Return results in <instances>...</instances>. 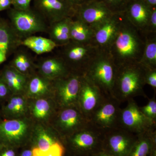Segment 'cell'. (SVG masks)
<instances>
[{
  "label": "cell",
  "instance_id": "obj_38",
  "mask_svg": "<svg viewBox=\"0 0 156 156\" xmlns=\"http://www.w3.org/2000/svg\"><path fill=\"white\" fill-rule=\"evenodd\" d=\"M11 0H0V11L11 9Z\"/></svg>",
  "mask_w": 156,
  "mask_h": 156
},
{
  "label": "cell",
  "instance_id": "obj_45",
  "mask_svg": "<svg viewBox=\"0 0 156 156\" xmlns=\"http://www.w3.org/2000/svg\"><path fill=\"white\" fill-rule=\"evenodd\" d=\"M1 20H0V22H1Z\"/></svg>",
  "mask_w": 156,
  "mask_h": 156
},
{
  "label": "cell",
  "instance_id": "obj_32",
  "mask_svg": "<svg viewBox=\"0 0 156 156\" xmlns=\"http://www.w3.org/2000/svg\"><path fill=\"white\" fill-rule=\"evenodd\" d=\"M131 0H103L108 7L113 13H122L125 11Z\"/></svg>",
  "mask_w": 156,
  "mask_h": 156
},
{
  "label": "cell",
  "instance_id": "obj_25",
  "mask_svg": "<svg viewBox=\"0 0 156 156\" xmlns=\"http://www.w3.org/2000/svg\"><path fill=\"white\" fill-rule=\"evenodd\" d=\"M9 89L15 92L22 91L27 85L26 76L20 73L12 66L6 68L2 76Z\"/></svg>",
  "mask_w": 156,
  "mask_h": 156
},
{
  "label": "cell",
  "instance_id": "obj_19",
  "mask_svg": "<svg viewBox=\"0 0 156 156\" xmlns=\"http://www.w3.org/2000/svg\"><path fill=\"white\" fill-rule=\"evenodd\" d=\"M22 40L19 38L11 27L10 23L1 20L0 22V52L8 55L15 52Z\"/></svg>",
  "mask_w": 156,
  "mask_h": 156
},
{
  "label": "cell",
  "instance_id": "obj_33",
  "mask_svg": "<svg viewBox=\"0 0 156 156\" xmlns=\"http://www.w3.org/2000/svg\"><path fill=\"white\" fill-rule=\"evenodd\" d=\"M144 80L145 84L151 86L156 93V68H145Z\"/></svg>",
  "mask_w": 156,
  "mask_h": 156
},
{
  "label": "cell",
  "instance_id": "obj_13",
  "mask_svg": "<svg viewBox=\"0 0 156 156\" xmlns=\"http://www.w3.org/2000/svg\"><path fill=\"white\" fill-rule=\"evenodd\" d=\"M81 76L71 73L67 76L54 80L59 102L62 107L78 105Z\"/></svg>",
  "mask_w": 156,
  "mask_h": 156
},
{
  "label": "cell",
  "instance_id": "obj_21",
  "mask_svg": "<svg viewBox=\"0 0 156 156\" xmlns=\"http://www.w3.org/2000/svg\"><path fill=\"white\" fill-rule=\"evenodd\" d=\"M27 125L20 120H6L0 124V137L11 141L18 140L23 136Z\"/></svg>",
  "mask_w": 156,
  "mask_h": 156
},
{
  "label": "cell",
  "instance_id": "obj_15",
  "mask_svg": "<svg viewBox=\"0 0 156 156\" xmlns=\"http://www.w3.org/2000/svg\"><path fill=\"white\" fill-rule=\"evenodd\" d=\"M63 108L58 116V124L66 133L72 135L89 124V120L81 111L78 105Z\"/></svg>",
  "mask_w": 156,
  "mask_h": 156
},
{
  "label": "cell",
  "instance_id": "obj_22",
  "mask_svg": "<svg viewBox=\"0 0 156 156\" xmlns=\"http://www.w3.org/2000/svg\"><path fill=\"white\" fill-rule=\"evenodd\" d=\"M69 34L71 41L89 44L92 43L94 30L85 23L73 17L70 24Z\"/></svg>",
  "mask_w": 156,
  "mask_h": 156
},
{
  "label": "cell",
  "instance_id": "obj_20",
  "mask_svg": "<svg viewBox=\"0 0 156 156\" xmlns=\"http://www.w3.org/2000/svg\"><path fill=\"white\" fill-rule=\"evenodd\" d=\"M73 18L68 17L58 20L48 26V31L49 38L58 47L66 44L70 41V24Z\"/></svg>",
  "mask_w": 156,
  "mask_h": 156
},
{
  "label": "cell",
  "instance_id": "obj_5",
  "mask_svg": "<svg viewBox=\"0 0 156 156\" xmlns=\"http://www.w3.org/2000/svg\"><path fill=\"white\" fill-rule=\"evenodd\" d=\"M61 48L58 55L64 61L71 72L83 75L87 66L99 48L92 44H82L70 41Z\"/></svg>",
  "mask_w": 156,
  "mask_h": 156
},
{
  "label": "cell",
  "instance_id": "obj_27",
  "mask_svg": "<svg viewBox=\"0 0 156 156\" xmlns=\"http://www.w3.org/2000/svg\"><path fill=\"white\" fill-rule=\"evenodd\" d=\"M48 79L44 77L35 76L27 83L29 92L33 95H39L48 92L50 85Z\"/></svg>",
  "mask_w": 156,
  "mask_h": 156
},
{
  "label": "cell",
  "instance_id": "obj_26",
  "mask_svg": "<svg viewBox=\"0 0 156 156\" xmlns=\"http://www.w3.org/2000/svg\"><path fill=\"white\" fill-rule=\"evenodd\" d=\"M15 52L11 66L26 76L34 66L33 58L24 50H16Z\"/></svg>",
  "mask_w": 156,
  "mask_h": 156
},
{
  "label": "cell",
  "instance_id": "obj_35",
  "mask_svg": "<svg viewBox=\"0 0 156 156\" xmlns=\"http://www.w3.org/2000/svg\"><path fill=\"white\" fill-rule=\"evenodd\" d=\"M34 0H11L13 9L18 10H26L30 9L31 3Z\"/></svg>",
  "mask_w": 156,
  "mask_h": 156
},
{
  "label": "cell",
  "instance_id": "obj_3",
  "mask_svg": "<svg viewBox=\"0 0 156 156\" xmlns=\"http://www.w3.org/2000/svg\"><path fill=\"white\" fill-rule=\"evenodd\" d=\"M117 68L108 50L99 48L83 75L96 85L106 97H114Z\"/></svg>",
  "mask_w": 156,
  "mask_h": 156
},
{
  "label": "cell",
  "instance_id": "obj_28",
  "mask_svg": "<svg viewBox=\"0 0 156 156\" xmlns=\"http://www.w3.org/2000/svg\"><path fill=\"white\" fill-rule=\"evenodd\" d=\"M65 149L63 146L59 142H56L48 150L42 151L37 148L32 151L33 156H63Z\"/></svg>",
  "mask_w": 156,
  "mask_h": 156
},
{
  "label": "cell",
  "instance_id": "obj_41",
  "mask_svg": "<svg viewBox=\"0 0 156 156\" xmlns=\"http://www.w3.org/2000/svg\"><path fill=\"white\" fill-rule=\"evenodd\" d=\"M149 6L152 7H156V0H144Z\"/></svg>",
  "mask_w": 156,
  "mask_h": 156
},
{
  "label": "cell",
  "instance_id": "obj_34",
  "mask_svg": "<svg viewBox=\"0 0 156 156\" xmlns=\"http://www.w3.org/2000/svg\"><path fill=\"white\" fill-rule=\"evenodd\" d=\"M9 105L15 113L21 112L24 110V101L21 98H13L9 101Z\"/></svg>",
  "mask_w": 156,
  "mask_h": 156
},
{
  "label": "cell",
  "instance_id": "obj_42",
  "mask_svg": "<svg viewBox=\"0 0 156 156\" xmlns=\"http://www.w3.org/2000/svg\"><path fill=\"white\" fill-rule=\"evenodd\" d=\"M7 55L3 52H0V64L5 61L7 59Z\"/></svg>",
  "mask_w": 156,
  "mask_h": 156
},
{
  "label": "cell",
  "instance_id": "obj_9",
  "mask_svg": "<svg viewBox=\"0 0 156 156\" xmlns=\"http://www.w3.org/2000/svg\"><path fill=\"white\" fill-rule=\"evenodd\" d=\"M137 136L120 128L104 131L102 151L112 156H127Z\"/></svg>",
  "mask_w": 156,
  "mask_h": 156
},
{
  "label": "cell",
  "instance_id": "obj_16",
  "mask_svg": "<svg viewBox=\"0 0 156 156\" xmlns=\"http://www.w3.org/2000/svg\"><path fill=\"white\" fill-rule=\"evenodd\" d=\"M152 9L144 0H131L124 12L127 19L134 26L145 33Z\"/></svg>",
  "mask_w": 156,
  "mask_h": 156
},
{
  "label": "cell",
  "instance_id": "obj_14",
  "mask_svg": "<svg viewBox=\"0 0 156 156\" xmlns=\"http://www.w3.org/2000/svg\"><path fill=\"white\" fill-rule=\"evenodd\" d=\"M123 13H115L94 29L92 44L98 48L107 50L119 28Z\"/></svg>",
  "mask_w": 156,
  "mask_h": 156
},
{
  "label": "cell",
  "instance_id": "obj_31",
  "mask_svg": "<svg viewBox=\"0 0 156 156\" xmlns=\"http://www.w3.org/2000/svg\"><path fill=\"white\" fill-rule=\"evenodd\" d=\"M56 142L44 131H42L39 134L37 139V148L42 151L48 150Z\"/></svg>",
  "mask_w": 156,
  "mask_h": 156
},
{
  "label": "cell",
  "instance_id": "obj_17",
  "mask_svg": "<svg viewBox=\"0 0 156 156\" xmlns=\"http://www.w3.org/2000/svg\"><path fill=\"white\" fill-rule=\"evenodd\" d=\"M39 68L42 76L50 80H54L71 73L58 55L44 58L40 62Z\"/></svg>",
  "mask_w": 156,
  "mask_h": 156
},
{
  "label": "cell",
  "instance_id": "obj_18",
  "mask_svg": "<svg viewBox=\"0 0 156 156\" xmlns=\"http://www.w3.org/2000/svg\"><path fill=\"white\" fill-rule=\"evenodd\" d=\"M127 156H156V130L137 135Z\"/></svg>",
  "mask_w": 156,
  "mask_h": 156
},
{
  "label": "cell",
  "instance_id": "obj_40",
  "mask_svg": "<svg viewBox=\"0 0 156 156\" xmlns=\"http://www.w3.org/2000/svg\"><path fill=\"white\" fill-rule=\"evenodd\" d=\"M0 156H15V153L12 150H8L4 152Z\"/></svg>",
  "mask_w": 156,
  "mask_h": 156
},
{
  "label": "cell",
  "instance_id": "obj_23",
  "mask_svg": "<svg viewBox=\"0 0 156 156\" xmlns=\"http://www.w3.org/2000/svg\"><path fill=\"white\" fill-rule=\"evenodd\" d=\"M21 45L27 47L37 55L50 53L58 46L51 39L31 36L21 41Z\"/></svg>",
  "mask_w": 156,
  "mask_h": 156
},
{
  "label": "cell",
  "instance_id": "obj_12",
  "mask_svg": "<svg viewBox=\"0 0 156 156\" xmlns=\"http://www.w3.org/2000/svg\"><path fill=\"white\" fill-rule=\"evenodd\" d=\"M105 97L93 82L84 75L81 76L78 105L88 120Z\"/></svg>",
  "mask_w": 156,
  "mask_h": 156
},
{
  "label": "cell",
  "instance_id": "obj_7",
  "mask_svg": "<svg viewBox=\"0 0 156 156\" xmlns=\"http://www.w3.org/2000/svg\"><path fill=\"white\" fill-rule=\"evenodd\" d=\"M127 103L125 108L121 109L119 128L136 135L156 130V124L144 115L134 99Z\"/></svg>",
  "mask_w": 156,
  "mask_h": 156
},
{
  "label": "cell",
  "instance_id": "obj_30",
  "mask_svg": "<svg viewBox=\"0 0 156 156\" xmlns=\"http://www.w3.org/2000/svg\"><path fill=\"white\" fill-rule=\"evenodd\" d=\"M50 109V105L47 100L39 99L34 106V115L38 119H44L48 115Z\"/></svg>",
  "mask_w": 156,
  "mask_h": 156
},
{
  "label": "cell",
  "instance_id": "obj_11",
  "mask_svg": "<svg viewBox=\"0 0 156 156\" xmlns=\"http://www.w3.org/2000/svg\"><path fill=\"white\" fill-rule=\"evenodd\" d=\"M33 2V9L49 24L64 18L74 17L76 8L66 0H34Z\"/></svg>",
  "mask_w": 156,
  "mask_h": 156
},
{
  "label": "cell",
  "instance_id": "obj_4",
  "mask_svg": "<svg viewBox=\"0 0 156 156\" xmlns=\"http://www.w3.org/2000/svg\"><path fill=\"white\" fill-rule=\"evenodd\" d=\"M8 14L11 27L21 40L38 33L48 31V23L34 9L18 10L11 8Z\"/></svg>",
  "mask_w": 156,
  "mask_h": 156
},
{
  "label": "cell",
  "instance_id": "obj_10",
  "mask_svg": "<svg viewBox=\"0 0 156 156\" xmlns=\"http://www.w3.org/2000/svg\"><path fill=\"white\" fill-rule=\"evenodd\" d=\"M114 14L103 1L89 0L76 8L74 17L94 30Z\"/></svg>",
  "mask_w": 156,
  "mask_h": 156
},
{
  "label": "cell",
  "instance_id": "obj_39",
  "mask_svg": "<svg viewBox=\"0 0 156 156\" xmlns=\"http://www.w3.org/2000/svg\"><path fill=\"white\" fill-rule=\"evenodd\" d=\"M70 5L76 8L78 6L83 5L89 0H66Z\"/></svg>",
  "mask_w": 156,
  "mask_h": 156
},
{
  "label": "cell",
  "instance_id": "obj_29",
  "mask_svg": "<svg viewBox=\"0 0 156 156\" xmlns=\"http://www.w3.org/2000/svg\"><path fill=\"white\" fill-rule=\"evenodd\" d=\"M144 106L140 107V111L146 118L156 124V99L155 94Z\"/></svg>",
  "mask_w": 156,
  "mask_h": 156
},
{
  "label": "cell",
  "instance_id": "obj_1",
  "mask_svg": "<svg viewBox=\"0 0 156 156\" xmlns=\"http://www.w3.org/2000/svg\"><path fill=\"white\" fill-rule=\"evenodd\" d=\"M145 34L131 23L123 12L119 30L107 49L117 66L139 62L144 44Z\"/></svg>",
  "mask_w": 156,
  "mask_h": 156
},
{
  "label": "cell",
  "instance_id": "obj_6",
  "mask_svg": "<svg viewBox=\"0 0 156 156\" xmlns=\"http://www.w3.org/2000/svg\"><path fill=\"white\" fill-rule=\"evenodd\" d=\"M104 131L89 124L72 134L70 147L77 156H90L102 151Z\"/></svg>",
  "mask_w": 156,
  "mask_h": 156
},
{
  "label": "cell",
  "instance_id": "obj_2",
  "mask_svg": "<svg viewBox=\"0 0 156 156\" xmlns=\"http://www.w3.org/2000/svg\"><path fill=\"white\" fill-rule=\"evenodd\" d=\"M145 68L139 62L118 66L113 97L120 102H127L136 96L148 98L144 91Z\"/></svg>",
  "mask_w": 156,
  "mask_h": 156
},
{
  "label": "cell",
  "instance_id": "obj_24",
  "mask_svg": "<svg viewBox=\"0 0 156 156\" xmlns=\"http://www.w3.org/2000/svg\"><path fill=\"white\" fill-rule=\"evenodd\" d=\"M145 44L139 63L145 68H156V33H146Z\"/></svg>",
  "mask_w": 156,
  "mask_h": 156
},
{
  "label": "cell",
  "instance_id": "obj_44",
  "mask_svg": "<svg viewBox=\"0 0 156 156\" xmlns=\"http://www.w3.org/2000/svg\"><path fill=\"white\" fill-rule=\"evenodd\" d=\"M90 156H112L110 155H109L108 154L106 153L105 152L101 151L100 152L98 153L92 155Z\"/></svg>",
  "mask_w": 156,
  "mask_h": 156
},
{
  "label": "cell",
  "instance_id": "obj_43",
  "mask_svg": "<svg viewBox=\"0 0 156 156\" xmlns=\"http://www.w3.org/2000/svg\"><path fill=\"white\" fill-rule=\"evenodd\" d=\"M21 156H33L32 151L30 150L24 151L22 153Z\"/></svg>",
  "mask_w": 156,
  "mask_h": 156
},
{
  "label": "cell",
  "instance_id": "obj_37",
  "mask_svg": "<svg viewBox=\"0 0 156 156\" xmlns=\"http://www.w3.org/2000/svg\"><path fill=\"white\" fill-rule=\"evenodd\" d=\"M9 89L6 83L2 78L0 79V98L5 97L8 94Z\"/></svg>",
  "mask_w": 156,
  "mask_h": 156
},
{
  "label": "cell",
  "instance_id": "obj_8",
  "mask_svg": "<svg viewBox=\"0 0 156 156\" xmlns=\"http://www.w3.org/2000/svg\"><path fill=\"white\" fill-rule=\"evenodd\" d=\"M121 103L115 98L105 97L89 117V122L103 131L119 128Z\"/></svg>",
  "mask_w": 156,
  "mask_h": 156
},
{
  "label": "cell",
  "instance_id": "obj_36",
  "mask_svg": "<svg viewBox=\"0 0 156 156\" xmlns=\"http://www.w3.org/2000/svg\"><path fill=\"white\" fill-rule=\"evenodd\" d=\"M146 33H156V7H153L152 9Z\"/></svg>",
  "mask_w": 156,
  "mask_h": 156
}]
</instances>
